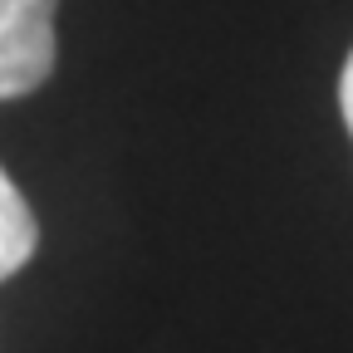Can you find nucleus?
<instances>
[{"mask_svg":"<svg viewBox=\"0 0 353 353\" xmlns=\"http://www.w3.org/2000/svg\"><path fill=\"white\" fill-rule=\"evenodd\" d=\"M339 108H343V123H348V132H353V54H348L343 79H339Z\"/></svg>","mask_w":353,"mask_h":353,"instance_id":"obj_3","label":"nucleus"},{"mask_svg":"<svg viewBox=\"0 0 353 353\" xmlns=\"http://www.w3.org/2000/svg\"><path fill=\"white\" fill-rule=\"evenodd\" d=\"M34 245H39L34 211L20 196V187L10 182V172L0 167V280H10L15 270H25Z\"/></svg>","mask_w":353,"mask_h":353,"instance_id":"obj_2","label":"nucleus"},{"mask_svg":"<svg viewBox=\"0 0 353 353\" xmlns=\"http://www.w3.org/2000/svg\"><path fill=\"white\" fill-rule=\"evenodd\" d=\"M54 10L59 0H0V103L54 74Z\"/></svg>","mask_w":353,"mask_h":353,"instance_id":"obj_1","label":"nucleus"}]
</instances>
